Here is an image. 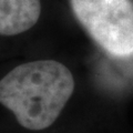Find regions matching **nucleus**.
Returning a JSON list of instances; mask_svg holds the SVG:
<instances>
[{"label": "nucleus", "mask_w": 133, "mask_h": 133, "mask_svg": "<svg viewBox=\"0 0 133 133\" xmlns=\"http://www.w3.org/2000/svg\"><path fill=\"white\" fill-rule=\"evenodd\" d=\"M74 85L71 71L59 61L27 62L0 80V103L15 114L21 127L44 130L59 118Z\"/></svg>", "instance_id": "f257e3e1"}, {"label": "nucleus", "mask_w": 133, "mask_h": 133, "mask_svg": "<svg viewBox=\"0 0 133 133\" xmlns=\"http://www.w3.org/2000/svg\"><path fill=\"white\" fill-rule=\"evenodd\" d=\"M76 18L105 52L133 56V2L131 0H70Z\"/></svg>", "instance_id": "f03ea898"}, {"label": "nucleus", "mask_w": 133, "mask_h": 133, "mask_svg": "<svg viewBox=\"0 0 133 133\" xmlns=\"http://www.w3.org/2000/svg\"><path fill=\"white\" fill-rule=\"evenodd\" d=\"M40 14V0H0V36L29 30L38 22Z\"/></svg>", "instance_id": "7ed1b4c3"}]
</instances>
